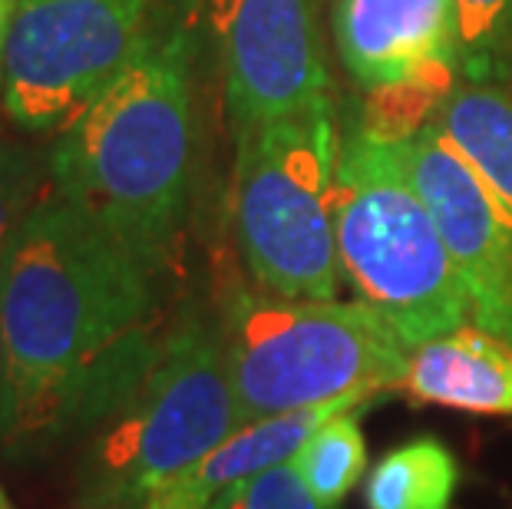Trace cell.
<instances>
[{
  "label": "cell",
  "mask_w": 512,
  "mask_h": 509,
  "mask_svg": "<svg viewBox=\"0 0 512 509\" xmlns=\"http://www.w3.org/2000/svg\"><path fill=\"white\" fill-rule=\"evenodd\" d=\"M156 275L50 186L0 255L7 374L0 450L37 460L86 437L156 361Z\"/></svg>",
  "instance_id": "6da1fadb"
},
{
  "label": "cell",
  "mask_w": 512,
  "mask_h": 509,
  "mask_svg": "<svg viewBox=\"0 0 512 509\" xmlns=\"http://www.w3.org/2000/svg\"><path fill=\"white\" fill-rule=\"evenodd\" d=\"M192 27L159 10L136 60L60 129L50 182L152 275L172 262L195 186Z\"/></svg>",
  "instance_id": "7a4b0ae2"
},
{
  "label": "cell",
  "mask_w": 512,
  "mask_h": 509,
  "mask_svg": "<svg viewBox=\"0 0 512 509\" xmlns=\"http://www.w3.org/2000/svg\"><path fill=\"white\" fill-rule=\"evenodd\" d=\"M242 424L219 318L185 301L162 331L139 387L86 433L76 463V509H139Z\"/></svg>",
  "instance_id": "3957f363"
},
{
  "label": "cell",
  "mask_w": 512,
  "mask_h": 509,
  "mask_svg": "<svg viewBox=\"0 0 512 509\" xmlns=\"http://www.w3.org/2000/svg\"><path fill=\"white\" fill-rule=\"evenodd\" d=\"M225 364L242 424L341 397L400 391L410 348L364 305L235 288L219 311Z\"/></svg>",
  "instance_id": "277c9868"
},
{
  "label": "cell",
  "mask_w": 512,
  "mask_h": 509,
  "mask_svg": "<svg viewBox=\"0 0 512 509\" xmlns=\"http://www.w3.org/2000/svg\"><path fill=\"white\" fill-rule=\"evenodd\" d=\"M334 219L344 281L407 348L473 321L470 295L440 225L394 146L364 126L344 136Z\"/></svg>",
  "instance_id": "5b68a950"
},
{
  "label": "cell",
  "mask_w": 512,
  "mask_h": 509,
  "mask_svg": "<svg viewBox=\"0 0 512 509\" xmlns=\"http://www.w3.org/2000/svg\"><path fill=\"white\" fill-rule=\"evenodd\" d=\"M235 146L232 225L248 275L271 295L341 298L334 103L238 129Z\"/></svg>",
  "instance_id": "8992f818"
},
{
  "label": "cell",
  "mask_w": 512,
  "mask_h": 509,
  "mask_svg": "<svg viewBox=\"0 0 512 509\" xmlns=\"http://www.w3.org/2000/svg\"><path fill=\"white\" fill-rule=\"evenodd\" d=\"M156 17L159 0H17L0 113L27 136L67 129L136 60Z\"/></svg>",
  "instance_id": "52a82bcc"
},
{
  "label": "cell",
  "mask_w": 512,
  "mask_h": 509,
  "mask_svg": "<svg viewBox=\"0 0 512 509\" xmlns=\"http://www.w3.org/2000/svg\"><path fill=\"white\" fill-rule=\"evenodd\" d=\"M235 133L331 100L321 0H205Z\"/></svg>",
  "instance_id": "ba28073f"
},
{
  "label": "cell",
  "mask_w": 512,
  "mask_h": 509,
  "mask_svg": "<svg viewBox=\"0 0 512 509\" xmlns=\"http://www.w3.org/2000/svg\"><path fill=\"white\" fill-rule=\"evenodd\" d=\"M390 146L440 225L470 295L473 321L512 338V222L506 212L433 126Z\"/></svg>",
  "instance_id": "9c48e42d"
},
{
  "label": "cell",
  "mask_w": 512,
  "mask_h": 509,
  "mask_svg": "<svg viewBox=\"0 0 512 509\" xmlns=\"http://www.w3.org/2000/svg\"><path fill=\"white\" fill-rule=\"evenodd\" d=\"M331 37L367 96L460 77L450 0H331Z\"/></svg>",
  "instance_id": "30bf717a"
},
{
  "label": "cell",
  "mask_w": 512,
  "mask_h": 509,
  "mask_svg": "<svg viewBox=\"0 0 512 509\" xmlns=\"http://www.w3.org/2000/svg\"><path fill=\"white\" fill-rule=\"evenodd\" d=\"M361 404H374V400L341 397L331 400V404L252 420V424L238 427L232 437H225L215 450L205 453L199 463H192L189 470H182L169 483H162L159 490H152L139 509H209V503L219 500L228 486L294 460V453L308 443L311 433H318L328 420Z\"/></svg>",
  "instance_id": "8fae6325"
},
{
  "label": "cell",
  "mask_w": 512,
  "mask_h": 509,
  "mask_svg": "<svg viewBox=\"0 0 512 509\" xmlns=\"http://www.w3.org/2000/svg\"><path fill=\"white\" fill-rule=\"evenodd\" d=\"M403 394L466 414L512 417V338L460 324L420 348H410Z\"/></svg>",
  "instance_id": "7c38bea8"
},
{
  "label": "cell",
  "mask_w": 512,
  "mask_h": 509,
  "mask_svg": "<svg viewBox=\"0 0 512 509\" xmlns=\"http://www.w3.org/2000/svg\"><path fill=\"white\" fill-rule=\"evenodd\" d=\"M430 126L476 172L512 222V93L496 80L456 77Z\"/></svg>",
  "instance_id": "4fadbf2b"
},
{
  "label": "cell",
  "mask_w": 512,
  "mask_h": 509,
  "mask_svg": "<svg viewBox=\"0 0 512 509\" xmlns=\"http://www.w3.org/2000/svg\"><path fill=\"white\" fill-rule=\"evenodd\" d=\"M460 467L443 440L417 437L380 457L367 476V509H450Z\"/></svg>",
  "instance_id": "5bb4252c"
},
{
  "label": "cell",
  "mask_w": 512,
  "mask_h": 509,
  "mask_svg": "<svg viewBox=\"0 0 512 509\" xmlns=\"http://www.w3.org/2000/svg\"><path fill=\"white\" fill-rule=\"evenodd\" d=\"M367 407L370 404H361L337 414L318 433H311L308 443L294 453V470L301 473L314 500L324 506H341L344 496L364 480L367 443L361 430V414Z\"/></svg>",
  "instance_id": "9a60e30c"
},
{
  "label": "cell",
  "mask_w": 512,
  "mask_h": 509,
  "mask_svg": "<svg viewBox=\"0 0 512 509\" xmlns=\"http://www.w3.org/2000/svg\"><path fill=\"white\" fill-rule=\"evenodd\" d=\"M456 70L466 80H496L512 63V0H450Z\"/></svg>",
  "instance_id": "2e32d148"
},
{
  "label": "cell",
  "mask_w": 512,
  "mask_h": 509,
  "mask_svg": "<svg viewBox=\"0 0 512 509\" xmlns=\"http://www.w3.org/2000/svg\"><path fill=\"white\" fill-rule=\"evenodd\" d=\"M50 159L24 143L0 139V255L20 222L50 192Z\"/></svg>",
  "instance_id": "e0dca14e"
},
{
  "label": "cell",
  "mask_w": 512,
  "mask_h": 509,
  "mask_svg": "<svg viewBox=\"0 0 512 509\" xmlns=\"http://www.w3.org/2000/svg\"><path fill=\"white\" fill-rule=\"evenodd\" d=\"M209 509H337V506H324L314 500V493L304 486L301 473L288 460L275 470L252 476V480L228 486L219 500L209 503Z\"/></svg>",
  "instance_id": "ac0fdd59"
},
{
  "label": "cell",
  "mask_w": 512,
  "mask_h": 509,
  "mask_svg": "<svg viewBox=\"0 0 512 509\" xmlns=\"http://www.w3.org/2000/svg\"><path fill=\"white\" fill-rule=\"evenodd\" d=\"M14 7H17V0H0V93H4V50H7L10 20H14Z\"/></svg>",
  "instance_id": "d6986e66"
},
{
  "label": "cell",
  "mask_w": 512,
  "mask_h": 509,
  "mask_svg": "<svg viewBox=\"0 0 512 509\" xmlns=\"http://www.w3.org/2000/svg\"><path fill=\"white\" fill-rule=\"evenodd\" d=\"M4 374H7V344H4V328H0V394H4Z\"/></svg>",
  "instance_id": "ffe728a7"
},
{
  "label": "cell",
  "mask_w": 512,
  "mask_h": 509,
  "mask_svg": "<svg viewBox=\"0 0 512 509\" xmlns=\"http://www.w3.org/2000/svg\"><path fill=\"white\" fill-rule=\"evenodd\" d=\"M0 509H17L14 500H10V496L4 493V486H0Z\"/></svg>",
  "instance_id": "44dd1931"
}]
</instances>
